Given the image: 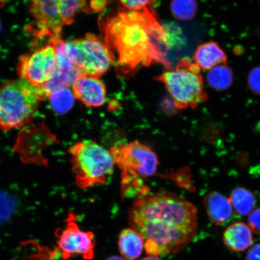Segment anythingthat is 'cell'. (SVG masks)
<instances>
[{"instance_id": "6da1fadb", "label": "cell", "mask_w": 260, "mask_h": 260, "mask_svg": "<svg viewBox=\"0 0 260 260\" xmlns=\"http://www.w3.org/2000/svg\"><path fill=\"white\" fill-rule=\"evenodd\" d=\"M197 214L193 204L165 191L138 198L130 207L128 222L144 239L146 253L158 256L180 251L192 240Z\"/></svg>"}, {"instance_id": "7a4b0ae2", "label": "cell", "mask_w": 260, "mask_h": 260, "mask_svg": "<svg viewBox=\"0 0 260 260\" xmlns=\"http://www.w3.org/2000/svg\"><path fill=\"white\" fill-rule=\"evenodd\" d=\"M104 42L115 58L119 70L129 74L141 67L160 63L170 68L166 59L170 47L168 37L153 9H118L100 19Z\"/></svg>"}, {"instance_id": "3957f363", "label": "cell", "mask_w": 260, "mask_h": 260, "mask_svg": "<svg viewBox=\"0 0 260 260\" xmlns=\"http://www.w3.org/2000/svg\"><path fill=\"white\" fill-rule=\"evenodd\" d=\"M110 152L122 171V197L148 194V188L142 186V179L152 176L157 171L158 161L155 152L138 141L116 145Z\"/></svg>"}, {"instance_id": "277c9868", "label": "cell", "mask_w": 260, "mask_h": 260, "mask_svg": "<svg viewBox=\"0 0 260 260\" xmlns=\"http://www.w3.org/2000/svg\"><path fill=\"white\" fill-rule=\"evenodd\" d=\"M35 87L23 79L0 86V129L8 131L27 124L41 102Z\"/></svg>"}, {"instance_id": "5b68a950", "label": "cell", "mask_w": 260, "mask_h": 260, "mask_svg": "<svg viewBox=\"0 0 260 260\" xmlns=\"http://www.w3.org/2000/svg\"><path fill=\"white\" fill-rule=\"evenodd\" d=\"M77 187L86 188L105 184L114 169L110 151L92 141L76 143L68 149Z\"/></svg>"}, {"instance_id": "8992f818", "label": "cell", "mask_w": 260, "mask_h": 260, "mask_svg": "<svg viewBox=\"0 0 260 260\" xmlns=\"http://www.w3.org/2000/svg\"><path fill=\"white\" fill-rule=\"evenodd\" d=\"M32 28L38 37L60 38L65 26L73 23L81 12H88L87 0H30Z\"/></svg>"}, {"instance_id": "52a82bcc", "label": "cell", "mask_w": 260, "mask_h": 260, "mask_svg": "<svg viewBox=\"0 0 260 260\" xmlns=\"http://www.w3.org/2000/svg\"><path fill=\"white\" fill-rule=\"evenodd\" d=\"M157 79L165 84L178 109L194 108L207 100L200 68L188 58L181 59L174 70L162 73Z\"/></svg>"}, {"instance_id": "ba28073f", "label": "cell", "mask_w": 260, "mask_h": 260, "mask_svg": "<svg viewBox=\"0 0 260 260\" xmlns=\"http://www.w3.org/2000/svg\"><path fill=\"white\" fill-rule=\"evenodd\" d=\"M67 42L77 66L84 76L99 79L115 62V58L105 42L95 35L88 34L84 38Z\"/></svg>"}, {"instance_id": "9c48e42d", "label": "cell", "mask_w": 260, "mask_h": 260, "mask_svg": "<svg viewBox=\"0 0 260 260\" xmlns=\"http://www.w3.org/2000/svg\"><path fill=\"white\" fill-rule=\"evenodd\" d=\"M56 68V51L50 42L34 53L19 58L17 73L21 79L40 87L51 79Z\"/></svg>"}, {"instance_id": "30bf717a", "label": "cell", "mask_w": 260, "mask_h": 260, "mask_svg": "<svg viewBox=\"0 0 260 260\" xmlns=\"http://www.w3.org/2000/svg\"><path fill=\"white\" fill-rule=\"evenodd\" d=\"M76 222L74 214L70 213L66 227L56 232L57 246L62 257L67 259L80 256L84 259H92L96 244L95 236L92 232L81 230Z\"/></svg>"}, {"instance_id": "8fae6325", "label": "cell", "mask_w": 260, "mask_h": 260, "mask_svg": "<svg viewBox=\"0 0 260 260\" xmlns=\"http://www.w3.org/2000/svg\"><path fill=\"white\" fill-rule=\"evenodd\" d=\"M75 98L84 105L99 107L105 103L106 89L105 84L98 78L83 76L73 86Z\"/></svg>"}, {"instance_id": "7c38bea8", "label": "cell", "mask_w": 260, "mask_h": 260, "mask_svg": "<svg viewBox=\"0 0 260 260\" xmlns=\"http://www.w3.org/2000/svg\"><path fill=\"white\" fill-rule=\"evenodd\" d=\"M84 76L82 71L77 66L61 67L56 64V70L51 79L43 86L35 87L40 99L42 101L48 99L54 91L68 89Z\"/></svg>"}, {"instance_id": "4fadbf2b", "label": "cell", "mask_w": 260, "mask_h": 260, "mask_svg": "<svg viewBox=\"0 0 260 260\" xmlns=\"http://www.w3.org/2000/svg\"><path fill=\"white\" fill-rule=\"evenodd\" d=\"M203 204L210 220L216 225H221L232 217V203L219 192L211 191L208 193L204 198Z\"/></svg>"}, {"instance_id": "5bb4252c", "label": "cell", "mask_w": 260, "mask_h": 260, "mask_svg": "<svg viewBox=\"0 0 260 260\" xmlns=\"http://www.w3.org/2000/svg\"><path fill=\"white\" fill-rule=\"evenodd\" d=\"M193 59L198 67L209 71L218 65L226 64L227 56L216 42L211 41L197 48Z\"/></svg>"}, {"instance_id": "9a60e30c", "label": "cell", "mask_w": 260, "mask_h": 260, "mask_svg": "<svg viewBox=\"0 0 260 260\" xmlns=\"http://www.w3.org/2000/svg\"><path fill=\"white\" fill-rule=\"evenodd\" d=\"M223 240L228 248L234 251H245L253 242L252 230L245 223H234L227 227L223 233Z\"/></svg>"}, {"instance_id": "2e32d148", "label": "cell", "mask_w": 260, "mask_h": 260, "mask_svg": "<svg viewBox=\"0 0 260 260\" xmlns=\"http://www.w3.org/2000/svg\"><path fill=\"white\" fill-rule=\"evenodd\" d=\"M118 246L123 258L126 260H135L141 255L145 242L139 233L130 228L120 233Z\"/></svg>"}, {"instance_id": "e0dca14e", "label": "cell", "mask_w": 260, "mask_h": 260, "mask_svg": "<svg viewBox=\"0 0 260 260\" xmlns=\"http://www.w3.org/2000/svg\"><path fill=\"white\" fill-rule=\"evenodd\" d=\"M234 75L232 69L226 64L218 65L209 71L207 82L211 89L222 92L232 85Z\"/></svg>"}, {"instance_id": "ac0fdd59", "label": "cell", "mask_w": 260, "mask_h": 260, "mask_svg": "<svg viewBox=\"0 0 260 260\" xmlns=\"http://www.w3.org/2000/svg\"><path fill=\"white\" fill-rule=\"evenodd\" d=\"M229 200L236 212L242 216L250 214L255 205L254 194L242 187L233 190Z\"/></svg>"}, {"instance_id": "d6986e66", "label": "cell", "mask_w": 260, "mask_h": 260, "mask_svg": "<svg viewBox=\"0 0 260 260\" xmlns=\"http://www.w3.org/2000/svg\"><path fill=\"white\" fill-rule=\"evenodd\" d=\"M75 99L76 98L72 91L69 89H63L54 91L48 99L53 111L62 115L73 108Z\"/></svg>"}, {"instance_id": "ffe728a7", "label": "cell", "mask_w": 260, "mask_h": 260, "mask_svg": "<svg viewBox=\"0 0 260 260\" xmlns=\"http://www.w3.org/2000/svg\"><path fill=\"white\" fill-rule=\"evenodd\" d=\"M170 8L175 18L187 21L196 15L198 5L197 0H172Z\"/></svg>"}, {"instance_id": "44dd1931", "label": "cell", "mask_w": 260, "mask_h": 260, "mask_svg": "<svg viewBox=\"0 0 260 260\" xmlns=\"http://www.w3.org/2000/svg\"><path fill=\"white\" fill-rule=\"evenodd\" d=\"M248 85L253 93L260 95V67L253 68L248 76Z\"/></svg>"}, {"instance_id": "7402d4cb", "label": "cell", "mask_w": 260, "mask_h": 260, "mask_svg": "<svg viewBox=\"0 0 260 260\" xmlns=\"http://www.w3.org/2000/svg\"><path fill=\"white\" fill-rule=\"evenodd\" d=\"M126 9L131 11H141L150 4L151 0H119Z\"/></svg>"}, {"instance_id": "603a6c76", "label": "cell", "mask_w": 260, "mask_h": 260, "mask_svg": "<svg viewBox=\"0 0 260 260\" xmlns=\"http://www.w3.org/2000/svg\"><path fill=\"white\" fill-rule=\"evenodd\" d=\"M248 223L252 232L260 235V209L253 210L248 217Z\"/></svg>"}, {"instance_id": "cb8c5ba5", "label": "cell", "mask_w": 260, "mask_h": 260, "mask_svg": "<svg viewBox=\"0 0 260 260\" xmlns=\"http://www.w3.org/2000/svg\"><path fill=\"white\" fill-rule=\"evenodd\" d=\"M246 260H260V244H256L249 250Z\"/></svg>"}, {"instance_id": "d4e9b609", "label": "cell", "mask_w": 260, "mask_h": 260, "mask_svg": "<svg viewBox=\"0 0 260 260\" xmlns=\"http://www.w3.org/2000/svg\"><path fill=\"white\" fill-rule=\"evenodd\" d=\"M141 260H162L160 258L158 257V256H153V255H149L147 256H146V257H144V258H142Z\"/></svg>"}, {"instance_id": "484cf974", "label": "cell", "mask_w": 260, "mask_h": 260, "mask_svg": "<svg viewBox=\"0 0 260 260\" xmlns=\"http://www.w3.org/2000/svg\"><path fill=\"white\" fill-rule=\"evenodd\" d=\"M105 260H126L123 257H121V256H117V255H113L111 256H109V257L107 258Z\"/></svg>"}, {"instance_id": "4316f807", "label": "cell", "mask_w": 260, "mask_h": 260, "mask_svg": "<svg viewBox=\"0 0 260 260\" xmlns=\"http://www.w3.org/2000/svg\"><path fill=\"white\" fill-rule=\"evenodd\" d=\"M3 1V0H0V5H1V2Z\"/></svg>"}, {"instance_id": "83f0119b", "label": "cell", "mask_w": 260, "mask_h": 260, "mask_svg": "<svg viewBox=\"0 0 260 260\" xmlns=\"http://www.w3.org/2000/svg\"><path fill=\"white\" fill-rule=\"evenodd\" d=\"M0 30H1V24H0Z\"/></svg>"}]
</instances>
